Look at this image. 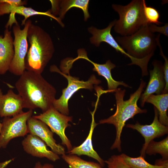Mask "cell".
<instances>
[{
    "mask_svg": "<svg viewBox=\"0 0 168 168\" xmlns=\"http://www.w3.org/2000/svg\"><path fill=\"white\" fill-rule=\"evenodd\" d=\"M62 157L70 168H103L99 164L85 161L75 155L64 154Z\"/></svg>",
    "mask_w": 168,
    "mask_h": 168,
    "instance_id": "obj_24",
    "label": "cell"
},
{
    "mask_svg": "<svg viewBox=\"0 0 168 168\" xmlns=\"http://www.w3.org/2000/svg\"><path fill=\"white\" fill-rule=\"evenodd\" d=\"M24 108V101L18 94H16L10 89L6 94H3L0 88L1 117H12L22 112Z\"/></svg>",
    "mask_w": 168,
    "mask_h": 168,
    "instance_id": "obj_16",
    "label": "cell"
},
{
    "mask_svg": "<svg viewBox=\"0 0 168 168\" xmlns=\"http://www.w3.org/2000/svg\"><path fill=\"white\" fill-rule=\"evenodd\" d=\"M32 23L30 20L28 19L22 29L18 23L13 26L14 55L9 71L16 75L20 76L26 70L25 60L28 49L27 34Z\"/></svg>",
    "mask_w": 168,
    "mask_h": 168,
    "instance_id": "obj_7",
    "label": "cell"
},
{
    "mask_svg": "<svg viewBox=\"0 0 168 168\" xmlns=\"http://www.w3.org/2000/svg\"><path fill=\"white\" fill-rule=\"evenodd\" d=\"M24 150L32 156L45 157L55 161L59 159L58 155L48 149L45 143L38 136L29 134L22 141Z\"/></svg>",
    "mask_w": 168,
    "mask_h": 168,
    "instance_id": "obj_15",
    "label": "cell"
},
{
    "mask_svg": "<svg viewBox=\"0 0 168 168\" xmlns=\"http://www.w3.org/2000/svg\"><path fill=\"white\" fill-rule=\"evenodd\" d=\"M51 8L50 11L52 14L58 17L61 20L64 18L67 12L71 8L76 7L82 10L84 14V20L86 21L90 17L88 11L89 0H50ZM57 17V16H56Z\"/></svg>",
    "mask_w": 168,
    "mask_h": 168,
    "instance_id": "obj_17",
    "label": "cell"
},
{
    "mask_svg": "<svg viewBox=\"0 0 168 168\" xmlns=\"http://www.w3.org/2000/svg\"><path fill=\"white\" fill-rule=\"evenodd\" d=\"M142 1L143 13L147 23L158 26L162 24L159 21L160 16L158 11L154 7L147 6L145 1Z\"/></svg>",
    "mask_w": 168,
    "mask_h": 168,
    "instance_id": "obj_25",
    "label": "cell"
},
{
    "mask_svg": "<svg viewBox=\"0 0 168 168\" xmlns=\"http://www.w3.org/2000/svg\"><path fill=\"white\" fill-rule=\"evenodd\" d=\"M145 153L149 155L159 154L161 156L162 160H168V136L159 142L151 141L147 146Z\"/></svg>",
    "mask_w": 168,
    "mask_h": 168,
    "instance_id": "obj_23",
    "label": "cell"
},
{
    "mask_svg": "<svg viewBox=\"0 0 168 168\" xmlns=\"http://www.w3.org/2000/svg\"><path fill=\"white\" fill-rule=\"evenodd\" d=\"M14 55L11 31L6 28L4 36L0 35V75L4 74L9 71Z\"/></svg>",
    "mask_w": 168,
    "mask_h": 168,
    "instance_id": "obj_18",
    "label": "cell"
},
{
    "mask_svg": "<svg viewBox=\"0 0 168 168\" xmlns=\"http://www.w3.org/2000/svg\"><path fill=\"white\" fill-rule=\"evenodd\" d=\"M27 39L30 46L25 60L26 69L41 74L54 52L52 39L41 27L32 23L28 30Z\"/></svg>",
    "mask_w": 168,
    "mask_h": 168,
    "instance_id": "obj_3",
    "label": "cell"
},
{
    "mask_svg": "<svg viewBox=\"0 0 168 168\" xmlns=\"http://www.w3.org/2000/svg\"><path fill=\"white\" fill-rule=\"evenodd\" d=\"M22 3L21 0H0V16L10 13L9 20L7 23L6 28H10L14 23H18L15 17V14L24 16L21 25H25L29 17L35 15H44L49 17L56 20L62 27L64 24L58 17L53 15L50 10L45 12H39L30 7H27L20 5Z\"/></svg>",
    "mask_w": 168,
    "mask_h": 168,
    "instance_id": "obj_9",
    "label": "cell"
},
{
    "mask_svg": "<svg viewBox=\"0 0 168 168\" xmlns=\"http://www.w3.org/2000/svg\"><path fill=\"white\" fill-rule=\"evenodd\" d=\"M153 70L149 71V82L144 92L141 96V105L143 107L148 97L152 94H161L165 86L163 64L160 61L155 60L152 63Z\"/></svg>",
    "mask_w": 168,
    "mask_h": 168,
    "instance_id": "obj_14",
    "label": "cell"
},
{
    "mask_svg": "<svg viewBox=\"0 0 168 168\" xmlns=\"http://www.w3.org/2000/svg\"><path fill=\"white\" fill-rule=\"evenodd\" d=\"M115 40L130 57L142 64L147 72L148 62L158 46L157 35L149 30L148 24L133 34L118 36Z\"/></svg>",
    "mask_w": 168,
    "mask_h": 168,
    "instance_id": "obj_4",
    "label": "cell"
},
{
    "mask_svg": "<svg viewBox=\"0 0 168 168\" xmlns=\"http://www.w3.org/2000/svg\"><path fill=\"white\" fill-rule=\"evenodd\" d=\"M120 156L124 162L133 168H168V160H157L155 165H153L148 163L144 158L141 156L134 158L124 153H122Z\"/></svg>",
    "mask_w": 168,
    "mask_h": 168,
    "instance_id": "obj_22",
    "label": "cell"
},
{
    "mask_svg": "<svg viewBox=\"0 0 168 168\" xmlns=\"http://www.w3.org/2000/svg\"><path fill=\"white\" fill-rule=\"evenodd\" d=\"M32 114L33 110H29L11 118H4L0 134V148H6L12 139L24 137L28 133L27 121Z\"/></svg>",
    "mask_w": 168,
    "mask_h": 168,
    "instance_id": "obj_8",
    "label": "cell"
},
{
    "mask_svg": "<svg viewBox=\"0 0 168 168\" xmlns=\"http://www.w3.org/2000/svg\"><path fill=\"white\" fill-rule=\"evenodd\" d=\"M27 125L28 133L39 137L56 154H65L64 148L56 143L53 138V133L44 123L32 116L27 120Z\"/></svg>",
    "mask_w": 168,
    "mask_h": 168,
    "instance_id": "obj_13",
    "label": "cell"
},
{
    "mask_svg": "<svg viewBox=\"0 0 168 168\" xmlns=\"http://www.w3.org/2000/svg\"><path fill=\"white\" fill-rule=\"evenodd\" d=\"M80 58L85 59L90 62L94 66L93 70L96 72L98 75L103 77L106 79L109 92H114L118 87L120 85L125 87H130L124 82L116 81L112 78L111 70L116 67V65L110 60H107L105 63L103 64L95 63L88 58L87 53L85 52L80 55Z\"/></svg>",
    "mask_w": 168,
    "mask_h": 168,
    "instance_id": "obj_19",
    "label": "cell"
},
{
    "mask_svg": "<svg viewBox=\"0 0 168 168\" xmlns=\"http://www.w3.org/2000/svg\"><path fill=\"white\" fill-rule=\"evenodd\" d=\"M94 112L92 114V121L88 135L85 141L79 146L72 148L68 153L70 155L76 154L78 156L85 155L92 157L97 161L99 164L103 166L105 162L98 155L93 148L92 138L94 128L97 124L95 123L94 119Z\"/></svg>",
    "mask_w": 168,
    "mask_h": 168,
    "instance_id": "obj_20",
    "label": "cell"
},
{
    "mask_svg": "<svg viewBox=\"0 0 168 168\" xmlns=\"http://www.w3.org/2000/svg\"><path fill=\"white\" fill-rule=\"evenodd\" d=\"M33 116L44 123L53 133H56L59 137L62 144L66 146L68 152L72 148L70 141L65 133L66 128L70 126L68 122L72 121V116L61 114L53 105L42 114Z\"/></svg>",
    "mask_w": 168,
    "mask_h": 168,
    "instance_id": "obj_10",
    "label": "cell"
},
{
    "mask_svg": "<svg viewBox=\"0 0 168 168\" xmlns=\"http://www.w3.org/2000/svg\"><path fill=\"white\" fill-rule=\"evenodd\" d=\"M146 82L142 80L138 89L130 95L129 98L124 100V98L125 90L120 88L115 91L116 109L115 113L107 119H101L99 124H107L113 125L116 129V138L110 149H117L119 152L121 151V136L126 122L129 119L133 118L137 114L146 113V109H142L137 105L138 101L140 98Z\"/></svg>",
    "mask_w": 168,
    "mask_h": 168,
    "instance_id": "obj_2",
    "label": "cell"
},
{
    "mask_svg": "<svg viewBox=\"0 0 168 168\" xmlns=\"http://www.w3.org/2000/svg\"><path fill=\"white\" fill-rule=\"evenodd\" d=\"M2 126V123H1L0 122V134L1 131Z\"/></svg>",
    "mask_w": 168,
    "mask_h": 168,
    "instance_id": "obj_31",
    "label": "cell"
},
{
    "mask_svg": "<svg viewBox=\"0 0 168 168\" xmlns=\"http://www.w3.org/2000/svg\"><path fill=\"white\" fill-rule=\"evenodd\" d=\"M14 160L13 159L6 161L4 162L0 163V168H4L11 162Z\"/></svg>",
    "mask_w": 168,
    "mask_h": 168,
    "instance_id": "obj_30",
    "label": "cell"
},
{
    "mask_svg": "<svg viewBox=\"0 0 168 168\" xmlns=\"http://www.w3.org/2000/svg\"><path fill=\"white\" fill-rule=\"evenodd\" d=\"M105 162L108 168H133L124 162L120 155H113Z\"/></svg>",
    "mask_w": 168,
    "mask_h": 168,
    "instance_id": "obj_26",
    "label": "cell"
},
{
    "mask_svg": "<svg viewBox=\"0 0 168 168\" xmlns=\"http://www.w3.org/2000/svg\"><path fill=\"white\" fill-rule=\"evenodd\" d=\"M146 102L152 104L157 109L159 115V122L162 124L168 126V117L167 112L168 108V94H152Z\"/></svg>",
    "mask_w": 168,
    "mask_h": 168,
    "instance_id": "obj_21",
    "label": "cell"
},
{
    "mask_svg": "<svg viewBox=\"0 0 168 168\" xmlns=\"http://www.w3.org/2000/svg\"><path fill=\"white\" fill-rule=\"evenodd\" d=\"M51 72H55L60 73L65 77L68 80L67 87L62 90V95L58 99H56L54 101L52 105L54 108L61 114L68 115L69 114L68 101L72 95L81 89H85L91 90L93 85H98L101 81L97 79L94 75H92L86 81L80 80L78 78L67 75L61 71L54 65L51 66L50 69Z\"/></svg>",
    "mask_w": 168,
    "mask_h": 168,
    "instance_id": "obj_6",
    "label": "cell"
},
{
    "mask_svg": "<svg viewBox=\"0 0 168 168\" xmlns=\"http://www.w3.org/2000/svg\"><path fill=\"white\" fill-rule=\"evenodd\" d=\"M116 20H115L112 21L107 27L102 29H99L92 26L89 27L88 28V31L92 35L90 38L91 43L97 47L100 46L101 42L106 43L117 52H119L129 58L132 63L128 64L129 65L135 64L140 67L142 70V75L145 76L147 74L146 73H147H147L142 64L134 59L126 52L111 35V30L114 25Z\"/></svg>",
    "mask_w": 168,
    "mask_h": 168,
    "instance_id": "obj_12",
    "label": "cell"
},
{
    "mask_svg": "<svg viewBox=\"0 0 168 168\" xmlns=\"http://www.w3.org/2000/svg\"><path fill=\"white\" fill-rule=\"evenodd\" d=\"M155 115L152 122L149 125H142L137 121L135 124H128L126 127L137 130L144 139L145 142L140 151V156L145 158V151L149 142L154 138L167 134L168 126L162 124L158 119L159 114L156 108L154 107Z\"/></svg>",
    "mask_w": 168,
    "mask_h": 168,
    "instance_id": "obj_11",
    "label": "cell"
},
{
    "mask_svg": "<svg viewBox=\"0 0 168 168\" xmlns=\"http://www.w3.org/2000/svg\"><path fill=\"white\" fill-rule=\"evenodd\" d=\"M15 87L22 98L25 108L40 109L43 112L51 106L56 91L41 74L25 70L16 82Z\"/></svg>",
    "mask_w": 168,
    "mask_h": 168,
    "instance_id": "obj_1",
    "label": "cell"
},
{
    "mask_svg": "<svg viewBox=\"0 0 168 168\" xmlns=\"http://www.w3.org/2000/svg\"><path fill=\"white\" fill-rule=\"evenodd\" d=\"M34 168H54V166L51 164L49 163L42 165L40 161H38L35 163Z\"/></svg>",
    "mask_w": 168,
    "mask_h": 168,
    "instance_id": "obj_29",
    "label": "cell"
},
{
    "mask_svg": "<svg viewBox=\"0 0 168 168\" xmlns=\"http://www.w3.org/2000/svg\"><path fill=\"white\" fill-rule=\"evenodd\" d=\"M157 46L159 47L160 50V54L164 58L165 62L163 64V71L164 78L165 81V86L162 94L168 93V59L167 57L164 54L162 47L159 40L157 41Z\"/></svg>",
    "mask_w": 168,
    "mask_h": 168,
    "instance_id": "obj_27",
    "label": "cell"
},
{
    "mask_svg": "<svg viewBox=\"0 0 168 168\" xmlns=\"http://www.w3.org/2000/svg\"><path fill=\"white\" fill-rule=\"evenodd\" d=\"M112 7L119 17L116 20L114 30L121 36L133 34L148 24L144 15L142 0H133L125 6L113 4Z\"/></svg>",
    "mask_w": 168,
    "mask_h": 168,
    "instance_id": "obj_5",
    "label": "cell"
},
{
    "mask_svg": "<svg viewBox=\"0 0 168 168\" xmlns=\"http://www.w3.org/2000/svg\"><path fill=\"white\" fill-rule=\"evenodd\" d=\"M149 30L152 33L158 32L165 36H168V24L166 23L162 26H159L154 24H148Z\"/></svg>",
    "mask_w": 168,
    "mask_h": 168,
    "instance_id": "obj_28",
    "label": "cell"
}]
</instances>
